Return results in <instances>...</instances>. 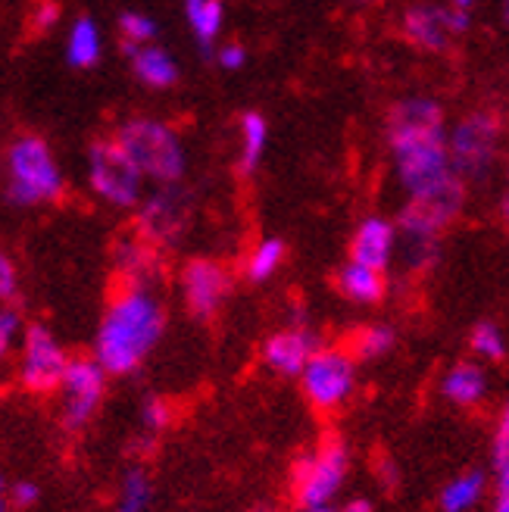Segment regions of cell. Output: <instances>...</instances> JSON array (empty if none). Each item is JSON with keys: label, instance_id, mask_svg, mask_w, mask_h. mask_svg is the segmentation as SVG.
<instances>
[{"label": "cell", "instance_id": "obj_1", "mask_svg": "<svg viewBox=\"0 0 509 512\" xmlns=\"http://www.w3.org/2000/svg\"><path fill=\"white\" fill-rule=\"evenodd\" d=\"M388 150L397 185L413 194L450 175L447 119L435 97H406L388 113Z\"/></svg>", "mask_w": 509, "mask_h": 512}, {"label": "cell", "instance_id": "obj_2", "mask_svg": "<svg viewBox=\"0 0 509 512\" xmlns=\"http://www.w3.org/2000/svg\"><path fill=\"white\" fill-rule=\"evenodd\" d=\"M166 310L150 285H125L97 328L94 360L110 375L135 372L163 338Z\"/></svg>", "mask_w": 509, "mask_h": 512}, {"label": "cell", "instance_id": "obj_3", "mask_svg": "<svg viewBox=\"0 0 509 512\" xmlns=\"http://www.w3.org/2000/svg\"><path fill=\"white\" fill-rule=\"evenodd\" d=\"M116 141L150 182L157 185L182 182V175L188 169V153L178 132L163 119H150V116L125 119L116 132Z\"/></svg>", "mask_w": 509, "mask_h": 512}, {"label": "cell", "instance_id": "obj_4", "mask_svg": "<svg viewBox=\"0 0 509 512\" xmlns=\"http://www.w3.org/2000/svg\"><path fill=\"white\" fill-rule=\"evenodd\" d=\"M7 197L16 207H38L63 197V172L50 144L38 135H19L7 150Z\"/></svg>", "mask_w": 509, "mask_h": 512}, {"label": "cell", "instance_id": "obj_5", "mask_svg": "<svg viewBox=\"0 0 509 512\" xmlns=\"http://www.w3.org/2000/svg\"><path fill=\"white\" fill-rule=\"evenodd\" d=\"M447 150H450V169L463 182H481L488 178L500 157V122L494 113L475 110L463 116L456 125L447 128Z\"/></svg>", "mask_w": 509, "mask_h": 512}, {"label": "cell", "instance_id": "obj_6", "mask_svg": "<svg viewBox=\"0 0 509 512\" xmlns=\"http://www.w3.org/2000/svg\"><path fill=\"white\" fill-rule=\"evenodd\" d=\"M466 197H469V185L456 172H450L441 178V182L406 194V203L400 207V216H397V228L403 235L441 238L444 228L453 225L456 216L463 213Z\"/></svg>", "mask_w": 509, "mask_h": 512}, {"label": "cell", "instance_id": "obj_7", "mask_svg": "<svg viewBox=\"0 0 509 512\" xmlns=\"http://www.w3.org/2000/svg\"><path fill=\"white\" fill-rule=\"evenodd\" d=\"M350 472V453L341 438H325L313 453H307L294 469V500L300 509L332 506L344 491Z\"/></svg>", "mask_w": 509, "mask_h": 512}, {"label": "cell", "instance_id": "obj_8", "mask_svg": "<svg viewBox=\"0 0 509 512\" xmlns=\"http://www.w3.org/2000/svg\"><path fill=\"white\" fill-rule=\"evenodd\" d=\"M88 182L91 191L110 207L129 210L144 200V175L116 138L94 141L88 150Z\"/></svg>", "mask_w": 509, "mask_h": 512}, {"label": "cell", "instance_id": "obj_9", "mask_svg": "<svg viewBox=\"0 0 509 512\" xmlns=\"http://www.w3.org/2000/svg\"><path fill=\"white\" fill-rule=\"evenodd\" d=\"M356 356L344 347H319L300 372V391L319 413H335L356 394Z\"/></svg>", "mask_w": 509, "mask_h": 512}, {"label": "cell", "instance_id": "obj_10", "mask_svg": "<svg viewBox=\"0 0 509 512\" xmlns=\"http://www.w3.org/2000/svg\"><path fill=\"white\" fill-rule=\"evenodd\" d=\"M191 213H194V197L191 191L182 188V182L157 185V191H150L138 203L135 232L160 250L172 247L185 238L191 225Z\"/></svg>", "mask_w": 509, "mask_h": 512}, {"label": "cell", "instance_id": "obj_11", "mask_svg": "<svg viewBox=\"0 0 509 512\" xmlns=\"http://www.w3.org/2000/svg\"><path fill=\"white\" fill-rule=\"evenodd\" d=\"M69 366V356L63 344L50 335L44 325H29L19 341V381L32 394H50L60 391L63 375Z\"/></svg>", "mask_w": 509, "mask_h": 512}, {"label": "cell", "instance_id": "obj_12", "mask_svg": "<svg viewBox=\"0 0 509 512\" xmlns=\"http://www.w3.org/2000/svg\"><path fill=\"white\" fill-rule=\"evenodd\" d=\"M107 378L110 372L100 366L94 356H75V360H69L63 384H60L63 425L69 431H79L94 419L100 400L107 394Z\"/></svg>", "mask_w": 509, "mask_h": 512}, {"label": "cell", "instance_id": "obj_13", "mask_svg": "<svg viewBox=\"0 0 509 512\" xmlns=\"http://www.w3.org/2000/svg\"><path fill=\"white\" fill-rule=\"evenodd\" d=\"M400 29L406 41L416 44L419 50L428 54H441L453 44V38H460L469 29V10L463 7H438V4H413L410 10H403Z\"/></svg>", "mask_w": 509, "mask_h": 512}, {"label": "cell", "instance_id": "obj_14", "mask_svg": "<svg viewBox=\"0 0 509 512\" xmlns=\"http://www.w3.org/2000/svg\"><path fill=\"white\" fill-rule=\"evenodd\" d=\"M232 291V275L216 260H191L182 269V297L188 313L197 319H213Z\"/></svg>", "mask_w": 509, "mask_h": 512}, {"label": "cell", "instance_id": "obj_15", "mask_svg": "<svg viewBox=\"0 0 509 512\" xmlns=\"http://www.w3.org/2000/svg\"><path fill=\"white\" fill-rule=\"evenodd\" d=\"M319 347L322 344H319L313 328H307V325H288L282 331H275V335H269V341L263 344V363L275 375L300 378L303 366L310 363V356Z\"/></svg>", "mask_w": 509, "mask_h": 512}, {"label": "cell", "instance_id": "obj_16", "mask_svg": "<svg viewBox=\"0 0 509 512\" xmlns=\"http://www.w3.org/2000/svg\"><path fill=\"white\" fill-rule=\"evenodd\" d=\"M397 244H400L397 222H391L385 216H366L353 232L350 260L385 272L397 260Z\"/></svg>", "mask_w": 509, "mask_h": 512}, {"label": "cell", "instance_id": "obj_17", "mask_svg": "<svg viewBox=\"0 0 509 512\" xmlns=\"http://www.w3.org/2000/svg\"><path fill=\"white\" fill-rule=\"evenodd\" d=\"M441 397L453 406L460 409H475L481 406V400L488 397L491 391V378L485 372V366L481 363H472V360H463L450 366L444 375H441Z\"/></svg>", "mask_w": 509, "mask_h": 512}, {"label": "cell", "instance_id": "obj_18", "mask_svg": "<svg viewBox=\"0 0 509 512\" xmlns=\"http://www.w3.org/2000/svg\"><path fill=\"white\" fill-rule=\"evenodd\" d=\"M116 269L125 275V285H150L160 269V247L144 241L138 232L116 244Z\"/></svg>", "mask_w": 509, "mask_h": 512}, {"label": "cell", "instance_id": "obj_19", "mask_svg": "<svg viewBox=\"0 0 509 512\" xmlns=\"http://www.w3.org/2000/svg\"><path fill=\"white\" fill-rule=\"evenodd\" d=\"M335 288L344 300L350 303H360V306H372L385 297L388 285H385V272L381 269H372V266H363L356 260H347L338 275H335Z\"/></svg>", "mask_w": 509, "mask_h": 512}, {"label": "cell", "instance_id": "obj_20", "mask_svg": "<svg viewBox=\"0 0 509 512\" xmlns=\"http://www.w3.org/2000/svg\"><path fill=\"white\" fill-rule=\"evenodd\" d=\"M488 494V475L481 469L460 472L444 484V491L438 497L441 512H472Z\"/></svg>", "mask_w": 509, "mask_h": 512}, {"label": "cell", "instance_id": "obj_21", "mask_svg": "<svg viewBox=\"0 0 509 512\" xmlns=\"http://www.w3.org/2000/svg\"><path fill=\"white\" fill-rule=\"evenodd\" d=\"M132 69L147 88H172L178 82V63L157 44H144L132 54Z\"/></svg>", "mask_w": 509, "mask_h": 512}, {"label": "cell", "instance_id": "obj_22", "mask_svg": "<svg viewBox=\"0 0 509 512\" xmlns=\"http://www.w3.org/2000/svg\"><path fill=\"white\" fill-rule=\"evenodd\" d=\"M185 19L191 25L197 44L207 50V54H213L216 41L222 35V22H225L222 0H185Z\"/></svg>", "mask_w": 509, "mask_h": 512}, {"label": "cell", "instance_id": "obj_23", "mask_svg": "<svg viewBox=\"0 0 509 512\" xmlns=\"http://www.w3.org/2000/svg\"><path fill=\"white\" fill-rule=\"evenodd\" d=\"M104 54V38H100V29L94 25V19L82 16L72 22L69 38H66V60L75 69H88L100 60Z\"/></svg>", "mask_w": 509, "mask_h": 512}, {"label": "cell", "instance_id": "obj_24", "mask_svg": "<svg viewBox=\"0 0 509 512\" xmlns=\"http://www.w3.org/2000/svg\"><path fill=\"white\" fill-rule=\"evenodd\" d=\"M266 144H269V122L260 113H244L241 116V157H238V166L244 175H250L263 163Z\"/></svg>", "mask_w": 509, "mask_h": 512}, {"label": "cell", "instance_id": "obj_25", "mask_svg": "<svg viewBox=\"0 0 509 512\" xmlns=\"http://www.w3.org/2000/svg\"><path fill=\"white\" fill-rule=\"evenodd\" d=\"M441 256V238L435 235H403L397 244V260L406 272H425L438 263Z\"/></svg>", "mask_w": 509, "mask_h": 512}, {"label": "cell", "instance_id": "obj_26", "mask_svg": "<svg viewBox=\"0 0 509 512\" xmlns=\"http://www.w3.org/2000/svg\"><path fill=\"white\" fill-rule=\"evenodd\" d=\"M285 241H278V238H263L253 244V250L247 253V263H244V275L250 281H269L278 269H282L285 263Z\"/></svg>", "mask_w": 509, "mask_h": 512}, {"label": "cell", "instance_id": "obj_27", "mask_svg": "<svg viewBox=\"0 0 509 512\" xmlns=\"http://www.w3.org/2000/svg\"><path fill=\"white\" fill-rule=\"evenodd\" d=\"M394 341H397V335H394L391 325H366L353 335L350 353L356 356V360L372 363V360H381V356H388Z\"/></svg>", "mask_w": 509, "mask_h": 512}, {"label": "cell", "instance_id": "obj_28", "mask_svg": "<svg viewBox=\"0 0 509 512\" xmlns=\"http://www.w3.org/2000/svg\"><path fill=\"white\" fill-rule=\"evenodd\" d=\"M150 500H154V484H150L144 469H129L122 478L116 512H147Z\"/></svg>", "mask_w": 509, "mask_h": 512}, {"label": "cell", "instance_id": "obj_29", "mask_svg": "<svg viewBox=\"0 0 509 512\" xmlns=\"http://www.w3.org/2000/svg\"><path fill=\"white\" fill-rule=\"evenodd\" d=\"M469 347L481 363H503L506 360V338L500 325L494 322H478L469 335Z\"/></svg>", "mask_w": 509, "mask_h": 512}, {"label": "cell", "instance_id": "obj_30", "mask_svg": "<svg viewBox=\"0 0 509 512\" xmlns=\"http://www.w3.org/2000/svg\"><path fill=\"white\" fill-rule=\"evenodd\" d=\"M119 32H122V47H125V54H135L138 47L144 44H154L157 38V22L144 16V13H122L119 16Z\"/></svg>", "mask_w": 509, "mask_h": 512}, {"label": "cell", "instance_id": "obj_31", "mask_svg": "<svg viewBox=\"0 0 509 512\" xmlns=\"http://www.w3.org/2000/svg\"><path fill=\"white\" fill-rule=\"evenodd\" d=\"M22 316L13 310V306H4L0 303V363L7 360L13 353V347L22 341Z\"/></svg>", "mask_w": 509, "mask_h": 512}, {"label": "cell", "instance_id": "obj_32", "mask_svg": "<svg viewBox=\"0 0 509 512\" xmlns=\"http://www.w3.org/2000/svg\"><path fill=\"white\" fill-rule=\"evenodd\" d=\"M491 459H494V469L509 466V400L503 403V409L497 413L494 444H491Z\"/></svg>", "mask_w": 509, "mask_h": 512}, {"label": "cell", "instance_id": "obj_33", "mask_svg": "<svg viewBox=\"0 0 509 512\" xmlns=\"http://www.w3.org/2000/svg\"><path fill=\"white\" fill-rule=\"evenodd\" d=\"M141 416H144V428H147L150 434H157V431H163V428L172 422V409H169V403H166V400L150 397V400H144Z\"/></svg>", "mask_w": 509, "mask_h": 512}, {"label": "cell", "instance_id": "obj_34", "mask_svg": "<svg viewBox=\"0 0 509 512\" xmlns=\"http://www.w3.org/2000/svg\"><path fill=\"white\" fill-rule=\"evenodd\" d=\"M57 22H60V4H57V0H38V4L32 7V16H29L32 32H47V29H54Z\"/></svg>", "mask_w": 509, "mask_h": 512}, {"label": "cell", "instance_id": "obj_35", "mask_svg": "<svg viewBox=\"0 0 509 512\" xmlns=\"http://www.w3.org/2000/svg\"><path fill=\"white\" fill-rule=\"evenodd\" d=\"M19 291V272H16V263L10 260L7 250H0V303L13 300Z\"/></svg>", "mask_w": 509, "mask_h": 512}, {"label": "cell", "instance_id": "obj_36", "mask_svg": "<svg viewBox=\"0 0 509 512\" xmlns=\"http://www.w3.org/2000/svg\"><path fill=\"white\" fill-rule=\"evenodd\" d=\"M213 54H216V63L225 69V72H238L244 63H247V50L241 47V44H222V47H216L213 50Z\"/></svg>", "mask_w": 509, "mask_h": 512}, {"label": "cell", "instance_id": "obj_37", "mask_svg": "<svg viewBox=\"0 0 509 512\" xmlns=\"http://www.w3.org/2000/svg\"><path fill=\"white\" fill-rule=\"evenodd\" d=\"M491 512H509V466H500L494 472V500Z\"/></svg>", "mask_w": 509, "mask_h": 512}, {"label": "cell", "instance_id": "obj_38", "mask_svg": "<svg viewBox=\"0 0 509 512\" xmlns=\"http://www.w3.org/2000/svg\"><path fill=\"white\" fill-rule=\"evenodd\" d=\"M38 497H41V491H38V484H32V481H19L16 488L10 491V503H13V506H19V509L35 506V503H38Z\"/></svg>", "mask_w": 509, "mask_h": 512}, {"label": "cell", "instance_id": "obj_39", "mask_svg": "<svg viewBox=\"0 0 509 512\" xmlns=\"http://www.w3.org/2000/svg\"><path fill=\"white\" fill-rule=\"evenodd\" d=\"M338 512H372V503L369 500H350L344 509H338Z\"/></svg>", "mask_w": 509, "mask_h": 512}, {"label": "cell", "instance_id": "obj_40", "mask_svg": "<svg viewBox=\"0 0 509 512\" xmlns=\"http://www.w3.org/2000/svg\"><path fill=\"white\" fill-rule=\"evenodd\" d=\"M500 213H503V219H506V225H509V191H506L503 200H500Z\"/></svg>", "mask_w": 509, "mask_h": 512}, {"label": "cell", "instance_id": "obj_41", "mask_svg": "<svg viewBox=\"0 0 509 512\" xmlns=\"http://www.w3.org/2000/svg\"><path fill=\"white\" fill-rule=\"evenodd\" d=\"M500 16H503V25L509 29V0H500Z\"/></svg>", "mask_w": 509, "mask_h": 512}, {"label": "cell", "instance_id": "obj_42", "mask_svg": "<svg viewBox=\"0 0 509 512\" xmlns=\"http://www.w3.org/2000/svg\"><path fill=\"white\" fill-rule=\"evenodd\" d=\"M300 512H338L335 506H310V509H300Z\"/></svg>", "mask_w": 509, "mask_h": 512}, {"label": "cell", "instance_id": "obj_43", "mask_svg": "<svg viewBox=\"0 0 509 512\" xmlns=\"http://www.w3.org/2000/svg\"><path fill=\"white\" fill-rule=\"evenodd\" d=\"M450 4H453V7H463V10H472L475 0H450Z\"/></svg>", "mask_w": 509, "mask_h": 512}, {"label": "cell", "instance_id": "obj_44", "mask_svg": "<svg viewBox=\"0 0 509 512\" xmlns=\"http://www.w3.org/2000/svg\"><path fill=\"white\" fill-rule=\"evenodd\" d=\"M353 4H360V7H378V4H385V0H353Z\"/></svg>", "mask_w": 509, "mask_h": 512}, {"label": "cell", "instance_id": "obj_45", "mask_svg": "<svg viewBox=\"0 0 509 512\" xmlns=\"http://www.w3.org/2000/svg\"><path fill=\"white\" fill-rule=\"evenodd\" d=\"M0 512H10V503L4 500V494H0Z\"/></svg>", "mask_w": 509, "mask_h": 512}, {"label": "cell", "instance_id": "obj_46", "mask_svg": "<svg viewBox=\"0 0 509 512\" xmlns=\"http://www.w3.org/2000/svg\"><path fill=\"white\" fill-rule=\"evenodd\" d=\"M0 494H4V478H0Z\"/></svg>", "mask_w": 509, "mask_h": 512}]
</instances>
